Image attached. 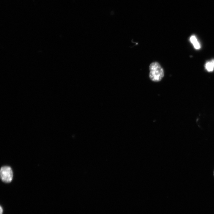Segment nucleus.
<instances>
[{"mask_svg": "<svg viewBox=\"0 0 214 214\" xmlns=\"http://www.w3.org/2000/svg\"><path fill=\"white\" fill-rule=\"evenodd\" d=\"M149 77L154 82L160 81L164 76V71L160 64L157 62L152 63L149 66Z\"/></svg>", "mask_w": 214, "mask_h": 214, "instance_id": "f257e3e1", "label": "nucleus"}, {"mask_svg": "<svg viewBox=\"0 0 214 214\" xmlns=\"http://www.w3.org/2000/svg\"><path fill=\"white\" fill-rule=\"evenodd\" d=\"M0 177L4 182H10L13 177V173L10 167L5 166L1 167L0 171Z\"/></svg>", "mask_w": 214, "mask_h": 214, "instance_id": "f03ea898", "label": "nucleus"}, {"mask_svg": "<svg viewBox=\"0 0 214 214\" xmlns=\"http://www.w3.org/2000/svg\"><path fill=\"white\" fill-rule=\"evenodd\" d=\"M190 40L195 49L198 50L200 48V44L195 35L191 36L190 38Z\"/></svg>", "mask_w": 214, "mask_h": 214, "instance_id": "7ed1b4c3", "label": "nucleus"}, {"mask_svg": "<svg viewBox=\"0 0 214 214\" xmlns=\"http://www.w3.org/2000/svg\"><path fill=\"white\" fill-rule=\"evenodd\" d=\"M204 66L205 68L208 72H212L214 70V64L211 61L207 62Z\"/></svg>", "mask_w": 214, "mask_h": 214, "instance_id": "20e7f679", "label": "nucleus"}, {"mask_svg": "<svg viewBox=\"0 0 214 214\" xmlns=\"http://www.w3.org/2000/svg\"><path fill=\"white\" fill-rule=\"evenodd\" d=\"M0 214H2L3 212V208L1 206H0Z\"/></svg>", "mask_w": 214, "mask_h": 214, "instance_id": "39448f33", "label": "nucleus"}, {"mask_svg": "<svg viewBox=\"0 0 214 214\" xmlns=\"http://www.w3.org/2000/svg\"><path fill=\"white\" fill-rule=\"evenodd\" d=\"M211 61L213 62V63L214 64V59H212Z\"/></svg>", "mask_w": 214, "mask_h": 214, "instance_id": "423d86ee", "label": "nucleus"}, {"mask_svg": "<svg viewBox=\"0 0 214 214\" xmlns=\"http://www.w3.org/2000/svg\"><path fill=\"white\" fill-rule=\"evenodd\" d=\"M213 175H214V171Z\"/></svg>", "mask_w": 214, "mask_h": 214, "instance_id": "0eeeda50", "label": "nucleus"}]
</instances>
